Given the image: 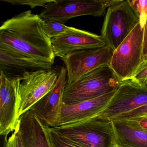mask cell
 <instances>
[{
  "instance_id": "obj_1",
  "label": "cell",
  "mask_w": 147,
  "mask_h": 147,
  "mask_svg": "<svg viewBox=\"0 0 147 147\" xmlns=\"http://www.w3.org/2000/svg\"><path fill=\"white\" fill-rule=\"evenodd\" d=\"M0 51L52 64L55 58L51 39L44 31L43 19L30 10L3 22L0 27Z\"/></svg>"
},
{
  "instance_id": "obj_2",
  "label": "cell",
  "mask_w": 147,
  "mask_h": 147,
  "mask_svg": "<svg viewBox=\"0 0 147 147\" xmlns=\"http://www.w3.org/2000/svg\"><path fill=\"white\" fill-rule=\"evenodd\" d=\"M121 82L110 65L101 66L86 74L77 81L67 84L63 93V104H75L111 92L117 89Z\"/></svg>"
},
{
  "instance_id": "obj_3",
  "label": "cell",
  "mask_w": 147,
  "mask_h": 147,
  "mask_svg": "<svg viewBox=\"0 0 147 147\" xmlns=\"http://www.w3.org/2000/svg\"><path fill=\"white\" fill-rule=\"evenodd\" d=\"M59 71L55 69L25 71L20 75L10 77L20 100V117L30 110L53 87Z\"/></svg>"
},
{
  "instance_id": "obj_4",
  "label": "cell",
  "mask_w": 147,
  "mask_h": 147,
  "mask_svg": "<svg viewBox=\"0 0 147 147\" xmlns=\"http://www.w3.org/2000/svg\"><path fill=\"white\" fill-rule=\"evenodd\" d=\"M53 128L83 147H115L111 122L108 119L97 116Z\"/></svg>"
},
{
  "instance_id": "obj_5",
  "label": "cell",
  "mask_w": 147,
  "mask_h": 147,
  "mask_svg": "<svg viewBox=\"0 0 147 147\" xmlns=\"http://www.w3.org/2000/svg\"><path fill=\"white\" fill-rule=\"evenodd\" d=\"M140 22L129 1H118L107 8L101 36L115 51Z\"/></svg>"
},
{
  "instance_id": "obj_6",
  "label": "cell",
  "mask_w": 147,
  "mask_h": 147,
  "mask_svg": "<svg viewBox=\"0 0 147 147\" xmlns=\"http://www.w3.org/2000/svg\"><path fill=\"white\" fill-rule=\"evenodd\" d=\"M144 26L140 22L113 52L109 65L121 82L129 80L142 61Z\"/></svg>"
},
{
  "instance_id": "obj_7",
  "label": "cell",
  "mask_w": 147,
  "mask_h": 147,
  "mask_svg": "<svg viewBox=\"0 0 147 147\" xmlns=\"http://www.w3.org/2000/svg\"><path fill=\"white\" fill-rule=\"evenodd\" d=\"M112 0H52L39 14L43 19L55 20L65 24L70 19L90 15L99 17L105 14Z\"/></svg>"
},
{
  "instance_id": "obj_8",
  "label": "cell",
  "mask_w": 147,
  "mask_h": 147,
  "mask_svg": "<svg viewBox=\"0 0 147 147\" xmlns=\"http://www.w3.org/2000/svg\"><path fill=\"white\" fill-rule=\"evenodd\" d=\"M114 51L109 45L74 52L62 58L67 71V84L74 83L86 74L109 65Z\"/></svg>"
},
{
  "instance_id": "obj_9",
  "label": "cell",
  "mask_w": 147,
  "mask_h": 147,
  "mask_svg": "<svg viewBox=\"0 0 147 147\" xmlns=\"http://www.w3.org/2000/svg\"><path fill=\"white\" fill-rule=\"evenodd\" d=\"M146 105L147 87L128 80L121 82L106 107L97 116L110 119Z\"/></svg>"
},
{
  "instance_id": "obj_10",
  "label": "cell",
  "mask_w": 147,
  "mask_h": 147,
  "mask_svg": "<svg viewBox=\"0 0 147 147\" xmlns=\"http://www.w3.org/2000/svg\"><path fill=\"white\" fill-rule=\"evenodd\" d=\"M67 84V71L63 67L53 87L30 108L46 125L55 128L59 125L63 105V96Z\"/></svg>"
},
{
  "instance_id": "obj_11",
  "label": "cell",
  "mask_w": 147,
  "mask_h": 147,
  "mask_svg": "<svg viewBox=\"0 0 147 147\" xmlns=\"http://www.w3.org/2000/svg\"><path fill=\"white\" fill-rule=\"evenodd\" d=\"M20 100L11 78L1 72L0 135L7 137L15 130L18 123Z\"/></svg>"
},
{
  "instance_id": "obj_12",
  "label": "cell",
  "mask_w": 147,
  "mask_h": 147,
  "mask_svg": "<svg viewBox=\"0 0 147 147\" xmlns=\"http://www.w3.org/2000/svg\"><path fill=\"white\" fill-rule=\"evenodd\" d=\"M17 126L23 147H55L50 127L31 110L20 116Z\"/></svg>"
},
{
  "instance_id": "obj_13",
  "label": "cell",
  "mask_w": 147,
  "mask_h": 147,
  "mask_svg": "<svg viewBox=\"0 0 147 147\" xmlns=\"http://www.w3.org/2000/svg\"><path fill=\"white\" fill-rule=\"evenodd\" d=\"M55 57L64 58L74 52L108 45L101 36L80 30L51 39Z\"/></svg>"
},
{
  "instance_id": "obj_14",
  "label": "cell",
  "mask_w": 147,
  "mask_h": 147,
  "mask_svg": "<svg viewBox=\"0 0 147 147\" xmlns=\"http://www.w3.org/2000/svg\"><path fill=\"white\" fill-rule=\"evenodd\" d=\"M116 90L92 99L70 105L63 104L61 120L57 126L71 124L96 117L106 107Z\"/></svg>"
},
{
  "instance_id": "obj_15",
  "label": "cell",
  "mask_w": 147,
  "mask_h": 147,
  "mask_svg": "<svg viewBox=\"0 0 147 147\" xmlns=\"http://www.w3.org/2000/svg\"><path fill=\"white\" fill-rule=\"evenodd\" d=\"M111 120L115 147H147V131L137 120Z\"/></svg>"
},
{
  "instance_id": "obj_16",
  "label": "cell",
  "mask_w": 147,
  "mask_h": 147,
  "mask_svg": "<svg viewBox=\"0 0 147 147\" xmlns=\"http://www.w3.org/2000/svg\"><path fill=\"white\" fill-rule=\"evenodd\" d=\"M53 64L45 63L34 60L16 57L0 51L1 71L9 68H18L25 71L51 69Z\"/></svg>"
},
{
  "instance_id": "obj_17",
  "label": "cell",
  "mask_w": 147,
  "mask_h": 147,
  "mask_svg": "<svg viewBox=\"0 0 147 147\" xmlns=\"http://www.w3.org/2000/svg\"><path fill=\"white\" fill-rule=\"evenodd\" d=\"M43 29L45 34L50 39L80 30L79 29L67 26L64 24L50 19H43Z\"/></svg>"
},
{
  "instance_id": "obj_18",
  "label": "cell",
  "mask_w": 147,
  "mask_h": 147,
  "mask_svg": "<svg viewBox=\"0 0 147 147\" xmlns=\"http://www.w3.org/2000/svg\"><path fill=\"white\" fill-rule=\"evenodd\" d=\"M145 118H147V105L131 110L128 112L122 113L110 119H131L137 120Z\"/></svg>"
},
{
  "instance_id": "obj_19",
  "label": "cell",
  "mask_w": 147,
  "mask_h": 147,
  "mask_svg": "<svg viewBox=\"0 0 147 147\" xmlns=\"http://www.w3.org/2000/svg\"><path fill=\"white\" fill-rule=\"evenodd\" d=\"M132 82L142 87L147 84V61H142L131 78Z\"/></svg>"
},
{
  "instance_id": "obj_20",
  "label": "cell",
  "mask_w": 147,
  "mask_h": 147,
  "mask_svg": "<svg viewBox=\"0 0 147 147\" xmlns=\"http://www.w3.org/2000/svg\"><path fill=\"white\" fill-rule=\"evenodd\" d=\"M50 130L55 147H83L57 132L54 128L50 127Z\"/></svg>"
},
{
  "instance_id": "obj_21",
  "label": "cell",
  "mask_w": 147,
  "mask_h": 147,
  "mask_svg": "<svg viewBox=\"0 0 147 147\" xmlns=\"http://www.w3.org/2000/svg\"><path fill=\"white\" fill-rule=\"evenodd\" d=\"M131 6L139 16L140 22L144 24L147 15V0H129Z\"/></svg>"
},
{
  "instance_id": "obj_22",
  "label": "cell",
  "mask_w": 147,
  "mask_h": 147,
  "mask_svg": "<svg viewBox=\"0 0 147 147\" xmlns=\"http://www.w3.org/2000/svg\"><path fill=\"white\" fill-rule=\"evenodd\" d=\"M52 0H1V1L13 5H25L34 8L36 7H42L45 8L47 4Z\"/></svg>"
},
{
  "instance_id": "obj_23",
  "label": "cell",
  "mask_w": 147,
  "mask_h": 147,
  "mask_svg": "<svg viewBox=\"0 0 147 147\" xmlns=\"http://www.w3.org/2000/svg\"><path fill=\"white\" fill-rule=\"evenodd\" d=\"M3 147H23L18 126L8 137H5Z\"/></svg>"
},
{
  "instance_id": "obj_24",
  "label": "cell",
  "mask_w": 147,
  "mask_h": 147,
  "mask_svg": "<svg viewBox=\"0 0 147 147\" xmlns=\"http://www.w3.org/2000/svg\"><path fill=\"white\" fill-rule=\"evenodd\" d=\"M147 58V15L144 26L142 61Z\"/></svg>"
},
{
  "instance_id": "obj_25",
  "label": "cell",
  "mask_w": 147,
  "mask_h": 147,
  "mask_svg": "<svg viewBox=\"0 0 147 147\" xmlns=\"http://www.w3.org/2000/svg\"><path fill=\"white\" fill-rule=\"evenodd\" d=\"M138 121L141 127L147 131V118H145L139 120H137Z\"/></svg>"
},
{
  "instance_id": "obj_26",
  "label": "cell",
  "mask_w": 147,
  "mask_h": 147,
  "mask_svg": "<svg viewBox=\"0 0 147 147\" xmlns=\"http://www.w3.org/2000/svg\"><path fill=\"white\" fill-rule=\"evenodd\" d=\"M143 61H147V59H145V60H143Z\"/></svg>"
},
{
  "instance_id": "obj_27",
  "label": "cell",
  "mask_w": 147,
  "mask_h": 147,
  "mask_svg": "<svg viewBox=\"0 0 147 147\" xmlns=\"http://www.w3.org/2000/svg\"><path fill=\"white\" fill-rule=\"evenodd\" d=\"M145 86L147 87V85H146V86Z\"/></svg>"
}]
</instances>
